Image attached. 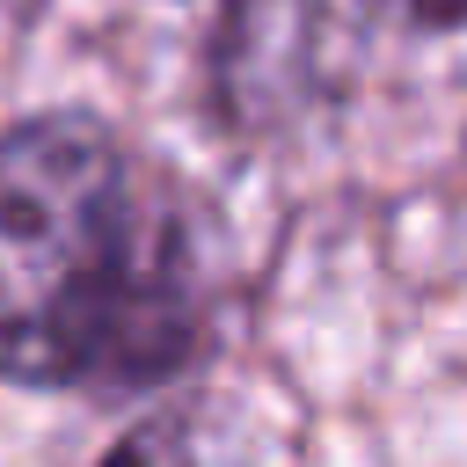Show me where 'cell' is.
<instances>
[{"mask_svg": "<svg viewBox=\"0 0 467 467\" xmlns=\"http://www.w3.org/2000/svg\"><path fill=\"white\" fill-rule=\"evenodd\" d=\"M416 15H467V0H409Z\"/></svg>", "mask_w": 467, "mask_h": 467, "instance_id": "obj_3", "label": "cell"}, {"mask_svg": "<svg viewBox=\"0 0 467 467\" xmlns=\"http://www.w3.org/2000/svg\"><path fill=\"white\" fill-rule=\"evenodd\" d=\"M204 314L182 197L124 139L44 117L0 139V372L29 387L161 379Z\"/></svg>", "mask_w": 467, "mask_h": 467, "instance_id": "obj_1", "label": "cell"}, {"mask_svg": "<svg viewBox=\"0 0 467 467\" xmlns=\"http://www.w3.org/2000/svg\"><path fill=\"white\" fill-rule=\"evenodd\" d=\"M102 467H226V452H219V438H212L204 416H153Z\"/></svg>", "mask_w": 467, "mask_h": 467, "instance_id": "obj_2", "label": "cell"}]
</instances>
